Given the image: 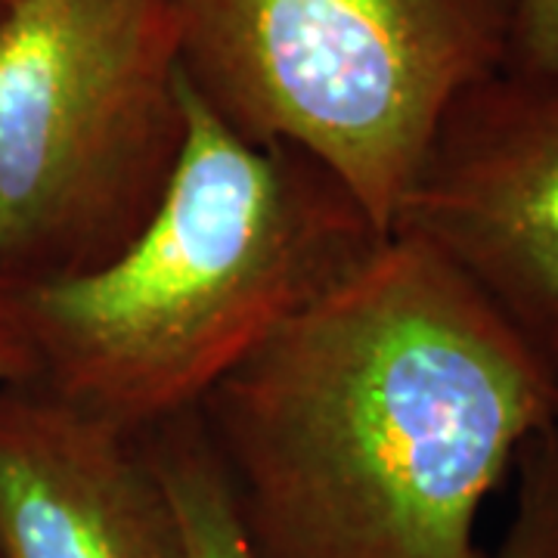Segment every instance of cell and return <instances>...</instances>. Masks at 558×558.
<instances>
[{
  "instance_id": "cell-1",
  "label": "cell",
  "mask_w": 558,
  "mask_h": 558,
  "mask_svg": "<svg viewBox=\"0 0 558 558\" xmlns=\"http://www.w3.org/2000/svg\"><path fill=\"white\" fill-rule=\"evenodd\" d=\"M196 416L252 558H490L481 506L558 428V373L391 233Z\"/></svg>"
},
{
  "instance_id": "cell-2",
  "label": "cell",
  "mask_w": 558,
  "mask_h": 558,
  "mask_svg": "<svg viewBox=\"0 0 558 558\" xmlns=\"http://www.w3.org/2000/svg\"><path fill=\"white\" fill-rule=\"evenodd\" d=\"M388 240L329 168L230 131L186 81V143L116 258L22 289L38 385L124 432L196 413Z\"/></svg>"
},
{
  "instance_id": "cell-3",
  "label": "cell",
  "mask_w": 558,
  "mask_h": 558,
  "mask_svg": "<svg viewBox=\"0 0 558 558\" xmlns=\"http://www.w3.org/2000/svg\"><path fill=\"white\" fill-rule=\"evenodd\" d=\"M515 0H174L183 75L230 131L329 168L385 236L440 121L502 69Z\"/></svg>"
},
{
  "instance_id": "cell-4",
  "label": "cell",
  "mask_w": 558,
  "mask_h": 558,
  "mask_svg": "<svg viewBox=\"0 0 558 558\" xmlns=\"http://www.w3.org/2000/svg\"><path fill=\"white\" fill-rule=\"evenodd\" d=\"M186 143L174 0H16L0 20V282L116 258Z\"/></svg>"
},
{
  "instance_id": "cell-5",
  "label": "cell",
  "mask_w": 558,
  "mask_h": 558,
  "mask_svg": "<svg viewBox=\"0 0 558 558\" xmlns=\"http://www.w3.org/2000/svg\"><path fill=\"white\" fill-rule=\"evenodd\" d=\"M391 233L438 252L558 373V78L499 69L462 90Z\"/></svg>"
},
{
  "instance_id": "cell-6",
  "label": "cell",
  "mask_w": 558,
  "mask_h": 558,
  "mask_svg": "<svg viewBox=\"0 0 558 558\" xmlns=\"http://www.w3.org/2000/svg\"><path fill=\"white\" fill-rule=\"evenodd\" d=\"M0 558H190L137 432L38 381L0 388Z\"/></svg>"
},
{
  "instance_id": "cell-7",
  "label": "cell",
  "mask_w": 558,
  "mask_h": 558,
  "mask_svg": "<svg viewBox=\"0 0 558 558\" xmlns=\"http://www.w3.org/2000/svg\"><path fill=\"white\" fill-rule=\"evenodd\" d=\"M156 462L165 490L174 502L186 556L190 558H252L230 509L227 487L215 453L205 440L199 416L183 413L156 428L140 432Z\"/></svg>"
},
{
  "instance_id": "cell-8",
  "label": "cell",
  "mask_w": 558,
  "mask_h": 558,
  "mask_svg": "<svg viewBox=\"0 0 558 558\" xmlns=\"http://www.w3.org/2000/svg\"><path fill=\"white\" fill-rule=\"evenodd\" d=\"M515 515L490 558H558V428L521 447Z\"/></svg>"
},
{
  "instance_id": "cell-9",
  "label": "cell",
  "mask_w": 558,
  "mask_h": 558,
  "mask_svg": "<svg viewBox=\"0 0 558 558\" xmlns=\"http://www.w3.org/2000/svg\"><path fill=\"white\" fill-rule=\"evenodd\" d=\"M502 69L558 78V0H515Z\"/></svg>"
},
{
  "instance_id": "cell-10",
  "label": "cell",
  "mask_w": 558,
  "mask_h": 558,
  "mask_svg": "<svg viewBox=\"0 0 558 558\" xmlns=\"http://www.w3.org/2000/svg\"><path fill=\"white\" fill-rule=\"evenodd\" d=\"M38 381V357L16 289L0 282V388Z\"/></svg>"
},
{
  "instance_id": "cell-11",
  "label": "cell",
  "mask_w": 558,
  "mask_h": 558,
  "mask_svg": "<svg viewBox=\"0 0 558 558\" xmlns=\"http://www.w3.org/2000/svg\"><path fill=\"white\" fill-rule=\"evenodd\" d=\"M13 3H16V0H0V20L10 13V7H13Z\"/></svg>"
}]
</instances>
